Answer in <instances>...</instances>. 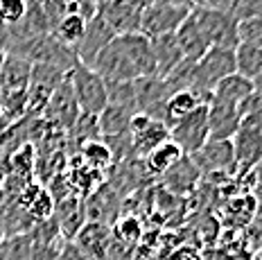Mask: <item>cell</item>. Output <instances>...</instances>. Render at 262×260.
<instances>
[{
    "instance_id": "cell-1",
    "label": "cell",
    "mask_w": 262,
    "mask_h": 260,
    "mask_svg": "<svg viewBox=\"0 0 262 260\" xmlns=\"http://www.w3.org/2000/svg\"><path fill=\"white\" fill-rule=\"evenodd\" d=\"M235 75V52L228 48H210L196 63H192V86L201 100L208 104L210 93L222 79Z\"/></svg>"
},
{
    "instance_id": "cell-2",
    "label": "cell",
    "mask_w": 262,
    "mask_h": 260,
    "mask_svg": "<svg viewBox=\"0 0 262 260\" xmlns=\"http://www.w3.org/2000/svg\"><path fill=\"white\" fill-rule=\"evenodd\" d=\"M70 89H73L75 102L79 106V113H86V116H100L104 111V106L108 104L106 100V84L100 75L93 68L84 66V63H77L68 75Z\"/></svg>"
},
{
    "instance_id": "cell-3",
    "label": "cell",
    "mask_w": 262,
    "mask_h": 260,
    "mask_svg": "<svg viewBox=\"0 0 262 260\" xmlns=\"http://www.w3.org/2000/svg\"><path fill=\"white\" fill-rule=\"evenodd\" d=\"M190 16L206 36L210 48H228L235 50L237 46V20L226 12H217V9H199L190 7Z\"/></svg>"
},
{
    "instance_id": "cell-4",
    "label": "cell",
    "mask_w": 262,
    "mask_h": 260,
    "mask_svg": "<svg viewBox=\"0 0 262 260\" xmlns=\"http://www.w3.org/2000/svg\"><path fill=\"white\" fill-rule=\"evenodd\" d=\"M233 143V156H235V175L244 177L247 172L255 170L260 163V113L247 116L239 120V127L235 136L231 138Z\"/></svg>"
},
{
    "instance_id": "cell-5",
    "label": "cell",
    "mask_w": 262,
    "mask_h": 260,
    "mask_svg": "<svg viewBox=\"0 0 262 260\" xmlns=\"http://www.w3.org/2000/svg\"><path fill=\"white\" fill-rule=\"evenodd\" d=\"M190 5H149L140 14L138 34L145 39H158V36L174 34L181 23L188 18Z\"/></svg>"
},
{
    "instance_id": "cell-6",
    "label": "cell",
    "mask_w": 262,
    "mask_h": 260,
    "mask_svg": "<svg viewBox=\"0 0 262 260\" xmlns=\"http://www.w3.org/2000/svg\"><path fill=\"white\" fill-rule=\"evenodd\" d=\"M170 140L181 149L183 156L196 154L208 143V104H201L190 116L170 127Z\"/></svg>"
},
{
    "instance_id": "cell-7",
    "label": "cell",
    "mask_w": 262,
    "mask_h": 260,
    "mask_svg": "<svg viewBox=\"0 0 262 260\" xmlns=\"http://www.w3.org/2000/svg\"><path fill=\"white\" fill-rule=\"evenodd\" d=\"M91 68L104 79V84H116V82H134L136 70L131 66L127 52H124L122 43L116 36L100 55L95 57V61L91 63Z\"/></svg>"
},
{
    "instance_id": "cell-8",
    "label": "cell",
    "mask_w": 262,
    "mask_h": 260,
    "mask_svg": "<svg viewBox=\"0 0 262 260\" xmlns=\"http://www.w3.org/2000/svg\"><path fill=\"white\" fill-rule=\"evenodd\" d=\"M77 118H79V106H77V102H75V95H73V89H70L68 77H66L63 82L52 91L50 100H48L46 109L41 113V120L66 134L75 124Z\"/></svg>"
},
{
    "instance_id": "cell-9",
    "label": "cell",
    "mask_w": 262,
    "mask_h": 260,
    "mask_svg": "<svg viewBox=\"0 0 262 260\" xmlns=\"http://www.w3.org/2000/svg\"><path fill=\"white\" fill-rule=\"evenodd\" d=\"M196 170L206 177H233L235 175V156L231 140H208L196 154L190 156Z\"/></svg>"
},
{
    "instance_id": "cell-10",
    "label": "cell",
    "mask_w": 262,
    "mask_h": 260,
    "mask_svg": "<svg viewBox=\"0 0 262 260\" xmlns=\"http://www.w3.org/2000/svg\"><path fill=\"white\" fill-rule=\"evenodd\" d=\"M129 134H131L134 156L140 161H143L145 156H149L158 145L170 140V129L163 122L143 116V113H134V118H131V122H129Z\"/></svg>"
},
{
    "instance_id": "cell-11",
    "label": "cell",
    "mask_w": 262,
    "mask_h": 260,
    "mask_svg": "<svg viewBox=\"0 0 262 260\" xmlns=\"http://www.w3.org/2000/svg\"><path fill=\"white\" fill-rule=\"evenodd\" d=\"M143 9V0H104L97 7V14L106 20L108 28L116 32V36H120L138 32Z\"/></svg>"
},
{
    "instance_id": "cell-12",
    "label": "cell",
    "mask_w": 262,
    "mask_h": 260,
    "mask_svg": "<svg viewBox=\"0 0 262 260\" xmlns=\"http://www.w3.org/2000/svg\"><path fill=\"white\" fill-rule=\"evenodd\" d=\"M113 39H116V32L108 28V23L100 14H95L93 18L86 20L84 36H81L79 43L73 48L75 55H77V61L91 68V63L95 61V57L100 55Z\"/></svg>"
},
{
    "instance_id": "cell-13",
    "label": "cell",
    "mask_w": 262,
    "mask_h": 260,
    "mask_svg": "<svg viewBox=\"0 0 262 260\" xmlns=\"http://www.w3.org/2000/svg\"><path fill=\"white\" fill-rule=\"evenodd\" d=\"M84 215H86V220H89V224H100V226H106L108 229V224H113L120 215L118 190H113L104 181L97 190H93L89 197L84 199Z\"/></svg>"
},
{
    "instance_id": "cell-14",
    "label": "cell",
    "mask_w": 262,
    "mask_h": 260,
    "mask_svg": "<svg viewBox=\"0 0 262 260\" xmlns=\"http://www.w3.org/2000/svg\"><path fill=\"white\" fill-rule=\"evenodd\" d=\"M239 127L237 106L208 100V140H231Z\"/></svg>"
},
{
    "instance_id": "cell-15",
    "label": "cell",
    "mask_w": 262,
    "mask_h": 260,
    "mask_svg": "<svg viewBox=\"0 0 262 260\" xmlns=\"http://www.w3.org/2000/svg\"><path fill=\"white\" fill-rule=\"evenodd\" d=\"M122 43L124 52H127L131 66L136 70V77H156V61H154V52H151V43L149 39H145L143 34H120L118 36Z\"/></svg>"
},
{
    "instance_id": "cell-16",
    "label": "cell",
    "mask_w": 262,
    "mask_h": 260,
    "mask_svg": "<svg viewBox=\"0 0 262 260\" xmlns=\"http://www.w3.org/2000/svg\"><path fill=\"white\" fill-rule=\"evenodd\" d=\"M52 220L59 229V235L66 240H75L81 226L86 224L84 215V199H79L77 194H70L63 202H59L52 210Z\"/></svg>"
},
{
    "instance_id": "cell-17",
    "label": "cell",
    "mask_w": 262,
    "mask_h": 260,
    "mask_svg": "<svg viewBox=\"0 0 262 260\" xmlns=\"http://www.w3.org/2000/svg\"><path fill=\"white\" fill-rule=\"evenodd\" d=\"M201 181V172L196 170L190 156H181L165 175L161 177V186L167 188V192L172 194H188L196 188V183Z\"/></svg>"
},
{
    "instance_id": "cell-18",
    "label": "cell",
    "mask_w": 262,
    "mask_h": 260,
    "mask_svg": "<svg viewBox=\"0 0 262 260\" xmlns=\"http://www.w3.org/2000/svg\"><path fill=\"white\" fill-rule=\"evenodd\" d=\"M174 39H177V46H179V50H181L183 59L190 61V63H196L206 52L210 50L206 36L201 34V30L196 28V23L192 20L190 14H188V18L181 23V28L174 32Z\"/></svg>"
},
{
    "instance_id": "cell-19",
    "label": "cell",
    "mask_w": 262,
    "mask_h": 260,
    "mask_svg": "<svg viewBox=\"0 0 262 260\" xmlns=\"http://www.w3.org/2000/svg\"><path fill=\"white\" fill-rule=\"evenodd\" d=\"M16 199H18V204L23 206L27 218L34 222V224H39V222H46V220L52 218L54 204L50 199V192H48L46 186H41V183L32 181Z\"/></svg>"
},
{
    "instance_id": "cell-20",
    "label": "cell",
    "mask_w": 262,
    "mask_h": 260,
    "mask_svg": "<svg viewBox=\"0 0 262 260\" xmlns=\"http://www.w3.org/2000/svg\"><path fill=\"white\" fill-rule=\"evenodd\" d=\"M32 63L16 55H5L0 61V93L9 91H25L30 84Z\"/></svg>"
},
{
    "instance_id": "cell-21",
    "label": "cell",
    "mask_w": 262,
    "mask_h": 260,
    "mask_svg": "<svg viewBox=\"0 0 262 260\" xmlns=\"http://www.w3.org/2000/svg\"><path fill=\"white\" fill-rule=\"evenodd\" d=\"M151 52H154V61H156V77L165 79L167 75L172 73L177 66H181L185 61L181 50L177 46V39L174 34L167 36H158V39H151Z\"/></svg>"
},
{
    "instance_id": "cell-22",
    "label": "cell",
    "mask_w": 262,
    "mask_h": 260,
    "mask_svg": "<svg viewBox=\"0 0 262 260\" xmlns=\"http://www.w3.org/2000/svg\"><path fill=\"white\" fill-rule=\"evenodd\" d=\"M95 140H102L97 118L79 113V118L75 120V124L66 132V151H68V156H75L84 145L95 143Z\"/></svg>"
},
{
    "instance_id": "cell-23",
    "label": "cell",
    "mask_w": 262,
    "mask_h": 260,
    "mask_svg": "<svg viewBox=\"0 0 262 260\" xmlns=\"http://www.w3.org/2000/svg\"><path fill=\"white\" fill-rule=\"evenodd\" d=\"M235 73L260 86L262 75V46L260 43H237L235 46Z\"/></svg>"
},
{
    "instance_id": "cell-24",
    "label": "cell",
    "mask_w": 262,
    "mask_h": 260,
    "mask_svg": "<svg viewBox=\"0 0 262 260\" xmlns=\"http://www.w3.org/2000/svg\"><path fill=\"white\" fill-rule=\"evenodd\" d=\"M255 91H260V86H255L253 82H249V79H244L242 75H228L226 79H222L220 84L212 89L210 97L212 100H220V102H226V104H233L237 106L242 100H247L251 93H255Z\"/></svg>"
},
{
    "instance_id": "cell-25",
    "label": "cell",
    "mask_w": 262,
    "mask_h": 260,
    "mask_svg": "<svg viewBox=\"0 0 262 260\" xmlns=\"http://www.w3.org/2000/svg\"><path fill=\"white\" fill-rule=\"evenodd\" d=\"M201 104H206L194 91H177L165 104V127L170 129L172 124H177L179 120H183L185 116H190L194 109H199Z\"/></svg>"
},
{
    "instance_id": "cell-26",
    "label": "cell",
    "mask_w": 262,
    "mask_h": 260,
    "mask_svg": "<svg viewBox=\"0 0 262 260\" xmlns=\"http://www.w3.org/2000/svg\"><path fill=\"white\" fill-rule=\"evenodd\" d=\"M181 156H183L181 149H179L172 140H167V143L158 145V147L151 151L149 156H145V159H143V167H145V172L149 177L161 179L174 163H177L179 159H181Z\"/></svg>"
},
{
    "instance_id": "cell-27",
    "label": "cell",
    "mask_w": 262,
    "mask_h": 260,
    "mask_svg": "<svg viewBox=\"0 0 262 260\" xmlns=\"http://www.w3.org/2000/svg\"><path fill=\"white\" fill-rule=\"evenodd\" d=\"M131 118H134V111H127V109L116 106V104H106L104 111L97 116V124H100L102 138L118 136V134H127Z\"/></svg>"
},
{
    "instance_id": "cell-28",
    "label": "cell",
    "mask_w": 262,
    "mask_h": 260,
    "mask_svg": "<svg viewBox=\"0 0 262 260\" xmlns=\"http://www.w3.org/2000/svg\"><path fill=\"white\" fill-rule=\"evenodd\" d=\"M84 28H86V20L77 14H63L61 18L54 23V28L50 34L57 39L59 43L68 48H75L79 43V39L84 36Z\"/></svg>"
},
{
    "instance_id": "cell-29",
    "label": "cell",
    "mask_w": 262,
    "mask_h": 260,
    "mask_svg": "<svg viewBox=\"0 0 262 260\" xmlns=\"http://www.w3.org/2000/svg\"><path fill=\"white\" fill-rule=\"evenodd\" d=\"M77 242H79V251L93 253V256H100L106 251L108 245V229L100 224H84L81 231L77 233Z\"/></svg>"
},
{
    "instance_id": "cell-30",
    "label": "cell",
    "mask_w": 262,
    "mask_h": 260,
    "mask_svg": "<svg viewBox=\"0 0 262 260\" xmlns=\"http://www.w3.org/2000/svg\"><path fill=\"white\" fill-rule=\"evenodd\" d=\"M75 156H77L86 167H91V170H95V172H102V175H104L108 167L113 165L111 151H108V147L102 143V140H95V143L84 145V147H81Z\"/></svg>"
},
{
    "instance_id": "cell-31",
    "label": "cell",
    "mask_w": 262,
    "mask_h": 260,
    "mask_svg": "<svg viewBox=\"0 0 262 260\" xmlns=\"http://www.w3.org/2000/svg\"><path fill=\"white\" fill-rule=\"evenodd\" d=\"M5 260H32V237L23 233L5 240Z\"/></svg>"
},
{
    "instance_id": "cell-32",
    "label": "cell",
    "mask_w": 262,
    "mask_h": 260,
    "mask_svg": "<svg viewBox=\"0 0 262 260\" xmlns=\"http://www.w3.org/2000/svg\"><path fill=\"white\" fill-rule=\"evenodd\" d=\"M27 12L25 0H0V23L5 28H12L18 20H23Z\"/></svg>"
},
{
    "instance_id": "cell-33",
    "label": "cell",
    "mask_w": 262,
    "mask_h": 260,
    "mask_svg": "<svg viewBox=\"0 0 262 260\" xmlns=\"http://www.w3.org/2000/svg\"><path fill=\"white\" fill-rule=\"evenodd\" d=\"M237 43H260L262 46V18L237 20Z\"/></svg>"
},
{
    "instance_id": "cell-34",
    "label": "cell",
    "mask_w": 262,
    "mask_h": 260,
    "mask_svg": "<svg viewBox=\"0 0 262 260\" xmlns=\"http://www.w3.org/2000/svg\"><path fill=\"white\" fill-rule=\"evenodd\" d=\"M262 9L260 0H231L228 5V16H233L235 20H247V18H258Z\"/></svg>"
},
{
    "instance_id": "cell-35",
    "label": "cell",
    "mask_w": 262,
    "mask_h": 260,
    "mask_svg": "<svg viewBox=\"0 0 262 260\" xmlns=\"http://www.w3.org/2000/svg\"><path fill=\"white\" fill-rule=\"evenodd\" d=\"M140 233H143V229H140V222L136 218H131V215L122 218L116 224V235L122 242H127V245H136V242L140 240Z\"/></svg>"
},
{
    "instance_id": "cell-36",
    "label": "cell",
    "mask_w": 262,
    "mask_h": 260,
    "mask_svg": "<svg viewBox=\"0 0 262 260\" xmlns=\"http://www.w3.org/2000/svg\"><path fill=\"white\" fill-rule=\"evenodd\" d=\"M190 7H199V9H217V12H228L231 0H185Z\"/></svg>"
},
{
    "instance_id": "cell-37",
    "label": "cell",
    "mask_w": 262,
    "mask_h": 260,
    "mask_svg": "<svg viewBox=\"0 0 262 260\" xmlns=\"http://www.w3.org/2000/svg\"><path fill=\"white\" fill-rule=\"evenodd\" d=\"M145 7H149V5H188L185 0H143Z\"/></svg>"
},
{
    "instance_id": "cell-38",
    "label": "cell",
    "mask_w": 262,
    "mask_h": 260,
    "mask_svg": "<svg viewBox=\"0 0 262 260\" xmlns=\"http://www.w3.org/2000/svg\"><path fill=\"white\" fill-rule=\"evenodd\" d=\"M0 260H5V242L0 245Z\"/></svg>"
},
{
    "instance_id": "cell-39",
    "label": "cell",
    "mask_w": 262,
    "mask_h": 260,
    "mask_svg": "<svg viewBox=\"0 0 262 260\" xmlns=\"http://www.w3.org/2000/svg\"><path fill=\"white\" fill-rule=\"evenodd\" d=\"M5 242V231H3V224H0V245Z\"/></svg>"
},
{
    "instance_id": "cell-40",
    "label": "cell",
    "mask_w": 262,
    "mask_h": 260,
    "mask_svg": "<svg viewBox=\"0 0 262 260\" xmlns=\"http://www.w3.org/2000/svg\"><path fill=\"white\" fill-rule=\"evenodd\" d=\"M93 3H95V5H97V7H100V5H102V3H104V0H93Z\"/></svg>"
}]
</instances>
